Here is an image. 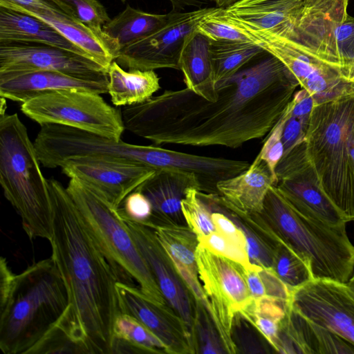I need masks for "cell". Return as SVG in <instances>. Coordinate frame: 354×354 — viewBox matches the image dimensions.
<instances>
[{
	"label": "cell",
	"instance_id": "cell-1",
	"mask_svg": "<svg viewBox=\"0 0 354 354\" xmlns=\"http://www.w3.org/2000/svg\"><path fill=\"white\" fill-rule=\"evenodd\" d=\"M248 64L214 84L215 100L185 88L125 106L121 111L124 129L157 145L236 149L263 138L279 120L299 84L284 64L267 52Z\"/></svg>",
	"mask_w": 354,
	"mask_h": 354
},
{
	"label": "cell",
	"instance_id": "cell-2",
	"mask_svg": "<svg viewBox=\"0 0 354 354\" xmlns=\"http://www.w3.org/2000/svg\"><path fill=\"white\" fill-rule=\"evenodd\" d=\"M53 206L52 256L68 290L57 325L84 353L111 354L113 327L121 313L119 279L85 226L66 187L48 180Z\"/></svg>",
	"mask_w": 354,
	"mask_h": 354
},
{
	"label": "cell",
	"instance_id": "cell-3",
	"mask_svg": "<svg viewBox=\"0 0 354 354\" xmlns=\"http://www.w3.org/2000/svg\"><path fill=\"white\" fill-rule=\"evenodd\" d=\"M68 305V290L52 257L15 274L0 294L1 351L28 354L57 325Z\"/></svg>",
	"mask_w": 354,
	"mask_h": 354
},
{
	"label": "cell",
	"instance_id": "cell-4",
	"mask_svg": "<svg viewBox=\"0 0 354 354\" xmlns=\"http://www.w3.org/2000/svg\"><path fill=\"white\" fill-rule=\"evenodd\" d=\"M0 113V183L4 196L19 215L29 239L50 241L52 201L34 142L17 113Z\"/></svg>",
	"mask_w": 354,
	"mask_h": 354
},
{
	"label": "cell",
	"instance_id": "cell-5",
	"mask_svg": "<svg viewBox=\"0 0 354 354\" xmlns=\"http://www.w3.org/2000/svg\"><path fill=\"white\" fill-rule=\"evenodd\" d=\"M354 93L314 106L306 150L322 186L341 212L354 221Z\"/></svg>",
	"mask_w": 354,
	"mask_h": 354
},
{
	"label": "cell",
	"instance_id": "cell-6",
	"mask_svg": "<svg viewBox=\"0 0 354 354\" xmlns=\"http://www.w3.org/2000/svg\"><path fill=\"white\" fill-rule=\"evenodd\" d=\"M261 214L274 235L308 263L314 279L347 283L354 270V245L346 225L330 226L302 215L274 185Z\"/></svg>",
	"mask_w": 354,
	"mask_h": 354
},
{
	"label": "cell",
	"instance_id": "cell-7",
	"mask_svg": "<svg viewBox=\"0 0 354 354\" xmlns=\"http://www.w3.org/2000/svg\"><path fill=\"white\" fill-rule=\"evenodd\" d=\"M66 189L119 281L132 286L135 281L149 300L169 304L118 210L77 179L71 178Z\"/></svg>",
	"mask_w": 354,
	"mask_h": 354
},
{
	"label": "cell",
	"instance_id": "cell-8",
	"mask_svg": "<svg viewBox=\"0 0 354 354\" xmlns=\"http://www.w3.org/2000/svg\"><path fill=\"white\" fill-rule=\"evenodd\" d=\"M221 15L243 32L250 41L278 58L297 80L315 105L354 93V84L342 69L320 59L295 39L272 30L252 26L227 13Z\"/></svg>",
	"mask_w": 354,
	"mask_h": 354
},
{
	"label": "cell",
	"instance_id": "cell-9",
	"mask_svg": "<svg viewBox=\"0 0 354 354\" xmlns=\"http://www.w3.org/2000/svg\"><path fill=\"white\" fill-rule=\"evenodd\" d=\"M24 115L40 125L57 124L121 140L124 126L121 111L100 94L61 89L37 95L21 103Z\"/></svg>",
	"mask_w": 354,
	"mask_h": 354
},
{
	"label": "cell",
	"instance_id": "cell-10",
	"mask_svg": "<svg viewBox=\"0 0 354 354\" xmlns=\"http://www.w3.org/2000/svg\"><path fill=\"white\" fill-rule=\"evenodd\" d=\"M196 257L199 279L209 306V313L226 353H236L233 338L235 319L242 316L253 300L243 267L199 244Z\"/></svg>",
	"mask_w": 354,
	"mask_h": 354
},
{
	"label": "cell",
	"instance_id": "cell-11",
	"mask_svg": "<svg viewBox=\"0 0 354 354\" xmlns=\"http://www.w3.org/2000/svg\"><path fill=\"white\" fill-rule=\"evenodd\" d=\"M275 174L274 185L302 215L330 226L346 225L350 221L324 190L305 140L282 157Z\"/></svg>",
	"mask_w": 354,
	"mask_h": 354
},
{
	"label": "cell",
	"instance_id": "cell-12",
	"mask_svg": "<svg viewBox=\"0 0 354 354\" xmlns=\"http://www.w3.org/2000/svg\"><path fill=\"white\" fill-rule=\"evenodd\" d=\"M221 8L204 7L189 12H171L167 22L150 35L120 50L115 62L129 70H179L184 43L198 23Z\"/></svg>",
	"mask_w": 354,
	"mask_h": 354
},
{
	"label": "cell",
	"instance_id": "cell-13",
	"mask_svg": "<svg viewBox=\"0 0 354 354\" xmlns=\"http://www.w3.org/2000/svg\"><path fill=\"white\" fill-rule=\"evenodd\" d=\"M37 71H57L83 80L109 82L107 70L86 55L44 44L0 43L1 76Z\"/></svg>",
	"mask_w": 354,
	"mask_h": 354
},
{
	"label": "cell",
	"instance_id": "cell-14",
	"mask_svg": "<svg viewBox=\"0 0 354 354\" xmlns=\"http://www.w3.org/2000/svg\"><path fill=\"white\" fill-rule=\"evenodd\" d=\"M290 304L301 316L354 346V295L346 283L313 279L292 290Z\"/></svg>",
	"mask_w": 354,
	"mask_h": 354
},
{
	"label": "cell",
	"instance_id": "cell-15",
	"mask_svg": "<svg viewBox=\"0 0 354 354\" xmlns=\"http://www.w3.org/2000/svg\"><path fill=\"white\" fill-rule=\"evenodd\" d=\"M60 167L63 174L82 183L115 209L157 170L144 164L94 157L68 159Z\"/></svg>",
	"mask_w": 354,
	"mask_h": 354
},
{
	"label": "cell",
	"instance_id": "cell-16",
	"mask_svg": "<svg viewBox=\"0 0 354 354\" xmlns=\"http://www.w3.org/2000/svg\"><path fill=\"white\" fill-rule=\"evenodd\" d=\"M121 217L156 278L167 302L183 319L194 338L196 301L178 272L169 255L151 227Z\"/></svg>",
	"mask_w": 354,
	"mask_h": 354
},
{
	"label": "cell",
	"instance_id": "cell-17",
	"mask_svg": "<svg viewBox=\"0 0 354 354\" xmlns=\"http://www.w3.org/2000/svg\"><path fill=\"white\" fill-rule=\"evenodd\" d=\"M116 290L120 313L134 317L146 326L165 344L167 353H197L191 330L169 304H157L139 287L123 282L117 283Z\"/></svg>",
	"mask_w": 354,
	"mask_h": 354
},
{
	"label": "cell",
	"instance_id": "cell-18",
	"mask_svg": "<svg viewBox=\"0 0 354 354\" xmlns=\"http://www.w3.org/2000/svg\"><path fill=\"white\" fill-rule=\"evenodd\" d=\"M348 1L302 0L294 26L275 31L295 39L320 59L341 68L335 32L348 15Z\"/></svg>",
	"mask_w": 354,
	"mask_h": 354
},
{
	"label": "cell",
	"instance_id": "cell-19",
	"mask_svg": "<svg viewBox=\"0 0 354 354\" xmlns=\"http://www.w3.org/2000/svg\"><path fill=\"white\" fill-rule=\"evenodd\" d=\"M145 225L154 230L195 301L203 305L209 313V306L196 263V253L199 244L197 235L185 224L156 221Z\"/></svg>",
	"mask_w": 354,
	"mask_h": 354
},
{
	"label": "cell",
	"instance_id": "cell-20",
	"mask_svg": "<svg viewBox=\"0 0 354 354\" xmlns=\"http://www.w3.org/2000/svg\"><path fill=\"white\" fill-rule=\"evenodd\" d=\"M281 353H354V346L308 321L288 306L280 323Z\"/></svg>",
	"mask_w": 354,
	"mask_h": 354
},
{
	"label": "cell",
	"instance_id": "cell-21",
	"mask_svg": "<svg viewBox=\"0 0 354 354\" xmlns=\"http://www.w3.org/2000/svg\"><path fill=\"white\" fill-rule=\"evenodd\" d=\"M276 180L263 160L255 158L248 169L216 185L225 204L239 215L261 213L270 187Z\"/></svg>",
	"mask_w": 354,
	"mask_h": 354
},
{
	"label": "cell",
	"instance_id": "cell-22",
	"mask_svg": "<svg viewBox=\"0 0 354 354\" xmlns=\"http://www.w3.org/2000/svg\"><path fill=\"white\" fill-rule=\"evenodd\" d=\"M189 187L199 190L194 176L180 171L157 169L137 188L152 206V215L147 222L160 221L186 225L181 201Z\"/></svg>",
	"mask_w": 354,
	"mask_h": 354
},
{
	"label": "cell",
	"instance_id": "cell-23",
	"mask_svg": "<svg viewBox=\"0 0 354 354\" xmlns=\"http://www.w3.org/2000/svg\"><path fill=\"white\" fill-rule=\"evenodd\" d=\"M108 83L77 78L62 73L37 71L0 75V96L24 102L44 93L61 89H80L98 94L108 93Z\"/></svg>",
	"mask_w": 354,
	"mask_h": 354
},
{
	"label": "cell",
	"instance_id": "cell-24",
	"mask_svg": "<svg viewBox=\"0 0 354 354\" xmlns=\"http://www.w3.org/2000/svg\"><path fill=\"white\" fill-rule=\"evenodd\" d=\"M36 17L53 26L64 37L82 49L108 71L113 61L118 57L120 46L117 40L102 29L83 24L64 12L47 10H18Z\"/></svg>",
	"mask_w": 354,
	"mask_h": 354
},
{
	"label": "cell",
	"instance_id": "cell-25",
	"mask_svg": "<svg viewBox=\"0 0 354 354\" xmlns=\"http://www.w3.org/2000/svg\"><path fill=\"white\" fill-rule=\"evenodd\" d=\"M10 42L48 44L89 57L41 19L28 14L0 7V43Z\"/></svg>",
	"mask_w": 354,
	"mask_h": 354
},
{
	"label": "cell",
	"instance_id": "cell-26",
	"mask_svg": "<svg viewBox=\"0 0 354 354\" xmlns=\"http://www.w3.org/2000/svg\"><path fill=\"white\" fill-rule=\"evenodd\" d=\"M211 40L196 30L187 37L179 59L186 88L205 97L214 88Z\"/></svg>",
	"mask_w": 354,
	"mask_h": 354
},
{
	"label": "cell",
	"instance_id": "cell-27",
	"mask_svg": "<svg viewBox=\"0 0 354 354\" xmlns=\"http://www.w3.org/2000/svg\"><path fill=\"white\" fill-rule=\"evenodd\" d=\"M108 93L115 106L142 103L160 88V78L153 70L124 71L115 60L109 67Z\"/></svg>",
	"mask_w": 354,
	"mask_h": 354
},
{
	"label": "cell",
	"instance_id": "cell-28",
	"mask_svg": "<svg viewBox=\"0 0 354 354\" xmlns=\"http://www.w3.org/2000/svg\"><path fill=\"white\" fill-rule=\"evenodd\" d=\"M302 0H263L243 7L224 10L247 24L263 30L293 26L302 7Z\"/></svg>",
	"mask_w": 354,
	"mask_h": 354
},
{
	"label": "cell",
	"instance_id": "cell-29",
	"mask_svg": "<svg viewBox=\"0 0 354 354\" xmlns=\"http://www.w3.org/2000/svg\"><path fill=\"white\" fill-rule=\"evenodd\" d=\"M167 14H154L126 8L103 26V30L118 41L120 50L153 33L169 19Z\"/></svg>",
	"mask_w": 354,
	"mask_h": 354
},
{
	"label": "cell",
	"instance_id": "cell-30",
	"mask_svg": "<svg viewBox=\"0 0 354 354\" xmlns=\"http://www.w3.org/2000/svg\"><path fill=\"white\" fill-rule=\"evenodd\" d=\"M167 353L165 344L141 322L120 313L113 324L111 353Z\"/></svg>",
	"mask_w": 354,
	"mask_h": 354
},
{
	"label": "cell",
	"instance_id": "cell-31",
	"mask_svg": "<svg viewBox=\"0 0 354 354\" xmlns=\"http://www.w3.org/2000/svg\"><path fill=\"white\" fill-rule=\"evenodd\" d=\"M214 83L232 77L253 59L266 53L251 41H212Z\"/></svg>",
	"mask_w": 354,
	"mask_h": 354
},
{
	"label": "cell",
	"instance_id": "cell-32",
	"mask_svg": "<svg viewBox=\"0 0 354 354\" xmlns=\"http://www.w3.org/2000/svg\"><path fill=\"white\" fill-rule=\"evenodd\" d=\"M288 305V302L271 297L253 299L241 317L256 328L278 352L280 323L286 314Z\"/></svg>",
	"mask_w": 354,
	"mask_h": 354
},
{
	"label": "cell",
	"instance_id": "cell-33",
	"mask_svg": "<svg viewBox=\"0 0 354 354\" xmlns=\"http://www.w3.org/2000/svg\"><path fill=\"white\" fill-rule=\"evenodd\" d=\"M272 268L292 290L314 279L308 263L280 240L274 248Z\"/></svg>",
	"mask_w": 354,
	"mask_h": 354
},
{
	"label": "cell",
	"instance_id": "cell-34",
	"mask_svg": "<svg viewBox=\"0 0 354 354\" xmlns=\"http://www.w3.org/2000/svg\"><path fill=\"white\" fill-rule=\"evenodd\" d=\"M186 225L197 235L204 236L216 231L211 207L203 192L189 187L181 201Z\"/></svg>",
	"mask_w": 354,
	"mask_h": 354
},
{
	"label": "cell",
	"instance_id": "cell-35",
	"mask_svg": "<svg viewBox=\"0 0 354 354\" xmlns=\"http://www.w3.org/2000/svg\"><path fill=\"white\" fill-rule=\"evenodd\" d=\"M225 205L227 214L241 227L245 234L247 251L251 263L261 267L272 268L276 245L264 238L225 204Z\"/></svg>",
	"mask_w": 354,
	"mask_h": 354
},
{
	"label": "cell",
	"instance_id": "cell-36",
	"mask_svg": "<svg viewBox=\"0 0 354 354\" xmlns=\"http://www.w3.org/2000/svg\"><path fill=\"white\" fill-rule=\"evenodd\" d=\"M194 335L197 353H227L218 330L207 310L196 301Z\"/></svg>",
	"mask_w": 354,
	"mask_h": 354
},
{
	"label": "cell",
	"instance_id": "cell-37",
	"mask_svg": "<svg viewBox=\"0 0 354 354\" xmlns=\"http://www.w3.org/2000/svg\"><path fill=\"white\" fill-rule=\"evenodd\" d=\"M67 15L89 26L102 29L110 20L98 0H52Z\"/></svg>",
	"mask_w": 354,
	"mask_h": 354
},
{
	"label": "cell",
	"instance_id": "cell-38",
	"mask_svg": "<svg viewBox=\"0 0 354 354\" xmlns=\"http://www.w3.org/2000/svg\"><path fill=\"white\" fill-rule=\"evenodd\" d=\"M198 239L199 245L209 251L241 265L245 269L251 267L247 249L218 232L214 231Z\"/></svg>",
	"mask_w": 354,
	"mask_h": 354
},
{
	"label": "cell",
	"instance_id": "cell-39",
	"mask_svg": "<svg viewBox=\"0 0 354 354\" xmlns=\"http://www.w3.org/2000/svg\"><path fill=\"white\" fill-rule=\"evenodd\" d=\"M218 12L203 19L196 30L212 41H250L247 37Z\"/></svg>",
	"mask_w": 354,
	"mask_h": 354
},
{
	"label": "cell",
	"instance_id": "cell-40",
	"mask_svg": "<svg viewBox=\"0 0 354 354\" xmlns=\"http://www.w3.org/2000/svg\"><path fill=\"white\" fill-rule=\"evenodd\" d=\"M292 108V100L282 115L271 129L265 140L263 147L256 157L263 160L269 167L273 176L276 178L275 169L284 153L282 135L286 121Z\"/></svg>",
	"mask_w": 354,
	"mask_h": 354
},
{
	"label": "cell",
	"instance_id": "cell-41",
	"mask_svg": "<svg viewBox=\"0 0 354 354\" xmlns=\"http://www.w3.org/2000/svg\"><path fill=\"white\" fill-rule=\"evenodd\" d=\"M335 46L341 68L346 77L354 62V17L348 15L335 32Z\"/></svg>",
	"mask_w": 354,
	"mask_h": 354
},
{
	"label": "cell",
	"instance_id": "cell-42",
	"mask_svg": "<svg viewBox=\"0 0 354 354\" xmlns=\"http://www.w3.org/2000/svg\"><path fill=\"white\" fill-rule=\"evenodd\" d=\"M84 353L60 328L55 326L28 354Z\"/></svg>",
	"mask_w": 354,
	"mask_h": 354
},
{
	"label": "cell",
	"instance_id": "cell-43",
	"mask_svg": "<svg viewBox=\"0 0 354 354\" xmlns=\"http://www.w3.org/2000/svg\"><path fill=\"white\" fill-rule=\"evenodd\" d=\"M117 210L121 216L143 224L152 215L149 200L137 189L126 196Z\"/></svg>",
	"mask_w": 354,
	"mask_h": 354
},
{
	"label": "cell",
	"instance_id": "cell-44",
	"mask_svg": "<svg viewBox=\"0 0 354 354\" xmlns=\"http://www.w3.org/2000/svg\"><path fill=\"white\" fill-rule=\"evenodd\" d=\"M291 111L286 121L283 131L282 141L284 147L283 156L288 153L295 146L305 140L310 120L292 115Z\"/></svg>",
	"mask_w": 354,
	"mask_h": 354
},
{
	"label": "cell",
	"instance_id": "cell-45",
	"mask_svg": "<svg viewBox=\"0 0 354 354\" xmlns=\"http://www.w3.org/2000/svg\"><path fill=\"white\" fill-rule=\"evenodd\" d=\"M0 7L16 11L24 10L64 12L52 0H0Z\"/></svg>",
	"mask_w": 354,
	"mask_h": 354
},
{
	"label": "cell",
	"instance_id": "cell-46",
	"mask_svg": "<svg viewBox=\"0 0 354 354\" xmlns=\"http://www.w3.org/2000/svg\"><path fill=\"white\" fill-rule=\"evenodd\" d=\"M125 3L127 0H120ZM171 4L174 12H181L188 7L202 8V6L208 3V0H169Z\"/></svg>",
	"mask_w": 354,
	"mask_h": 354
},
{
	"label": "cell",
	"instance_id": "cell-47",
	"mask_svg": "<svg viewBox=\"0 0 354 354\" xmlns=\"http://www.w3.org/2000/svg\"><path fill=\"white\" fill-rule=\"evenodd\" d=\"M263 0H239L237 2L234 3L233 5L229 6V7H243V6H250L254 3H257L259 1H261Z\"/></svg>",
	"mask_w": 354,
	"mask_h": 354
},
{
	"label": "cell",
	"instance_id": "cell-48",
	"mask_svg": "<svg viewBox=\"0 0 354 354\" xmlns=\"http://www.w3.org/2000/svg\"><path fill=\"white\" fill-rule=\"evenodd\" d=\"M239 0H216L215 3L216 4V7L221 8H227L229 6L233 5Z\"/></svg>",
	"mask_w": 354,
	"mask_h": 354
},
{
	"label": "cell",
	"instance_id": "cell-49",
	"mask_svg": "<svg viewBox=\"0 0 354 354\" xmlns=\"http://www.w3.org/2000/svg\"><path fill=\"white\" fill-rule=\"evenodd\" d=\"M347 286H348L350 290L354 295V270L353 272L349 278L348 281L346 283Z\"/></svg>",
	"mask_w": 354,
	"mask_h": 354
},
{
	"label": "cell",
	"instance_id": "cell-50",
	"mask_svg": "<svg viewBox=\"0 0 354 354\" xmlns=\"http://www.w3.org/2000/svg\"><path fill=\"white\" fill-rule=\"evenodd\" d=\"M352 156H353V160L354 162V142H353V147H352Z\"/></svg>",
	"mask_w": 354,
	"mask_h": 354
},
{
	"label": "cell",
	"instance_id": "cell-51",
	"mask_svg": "<svg viewBox=\"0 0 354 354\" xmlns=\"http://www.w3.org/2000/svg\"><path fill=\"white\" fill-rule=\"evenodd\" d=\"M209 1H215L216 0H209Z\"/></svg>",
	"mask_w": 354,
	"mask_h": 354
}]
</instances>
